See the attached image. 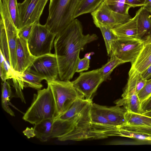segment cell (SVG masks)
Here are the masks:
<instances>
[{
	"mask_svg": "<svg viewBox=\"0 0 151 151\" xmlns=\"http://www.w3.org/2000/svg\"><path fill=\"white\" fill-rule=\"evenodd\" d=\"M54 120L45 119L35 125L33 128L34 137L42 142L51 139Z\"/></svg>",
	"mask_w": 151,
	"mask_h": 151,
	"instance_id": "obj_19",
	"label": "cell"
},
{
	"mask_svg": "<svg viewBox=\"0 0 151 151\" xmlns=\"http://www.w3.org/2000/svg\"><path fill=\"white\" fill-rule=\"evenodd\" d=\"M48 1L24 0L22 3H18L19 30L25 26L39 22L41 16Z\"/></svg>",
	"mask_w": 151,
	"mask_h": 151,
	"instance_id": "obj_8",
	"label": "cell"
},
{
	"mask_svg": "<svg viewBox=\"0 0 151 151\" xmlns=\"http://www.w3.org/2000/svg\"><path fill=\"white\" fill-rule=\"evenodd\" d=\"M89 59L84 57L80 59L77 66L76 72H82L83 71L87 70L90 67Z\"/></svg>",
	"mask_w": 151,
	"mask_h": 151,
	"instance_id": "obj_32",
	"label": "cell"
},
{
	"mask_svg": "<svg viewBox=\"0 0 151 151\" xmlns=\"http://www.w3.org/2000/svg\"><path fill=\"white\" fill-rule=\"evenodd\" d=\"M125 118L126 124L135 126L151 127V117L127 111Z\"/></svg>",
	"mask_w": 151,
	"mask_h": 151,
	"instance_id": "obj_22",
	"label": "cell"
},
{
	"mask_svg": "<svg viewBox=\"0 0 151 151\" xmlns=\"http://www.w3.org/2000/svg\"><path fill=\"white\" fill-rule=\"evenodd\" d=\"M143 7L151 15V0H146L145 5Z\"/></svg>",
	"mask_w": 151,
	"mask_h": 151,
	"instance_id": "obj_39",
	"label": "cell"
},
{
	"mask_svg": "<svg viewBox=\"0 0 151 151\" xmlns=\"http://www.w3.org/2000/svg\"><path fill=\"white\" fill-rule=\"evenodd\" d=\"M104 81L99 68L81 72L72 82L75 88L85 99L92 100L93 95Z\"/></svg>",
	"mask_w": 151,
	"mask_h": 151,
	"instance_id": "obj_9",
	"label": "cell"
},
{
	"mask_svg": "<svg viewBox=\"0 0 151 151\" xmlns=\"http://www.w3.org/2000/svg\"><path fill=\"white\" fill-rule=\"evenodd\" d=\"M94 23L104 25L113 29L126 22L132 18L114 11L103 1L99 7L91 13Z\"/></svg>",
	"mask_w": 151,
	"mask_h": 151,
	"instance_id": "obj_11",
	"label": "cell"
},
{
	"mask_svg": "<svg viewBox=\"0 0 151 151\" xmlns=\"http://www.w3.org/2000/svg\"><path fill=\"white\" fill-rule=\"evenodd\" d=\"M145 38L143 46L131 68L140 73L151 65V37Z\"/></svg>",
	"mask_w": 151,
	"mask_h": 151,
	"instance_id": "obj_14",
	"label": "cell"
},
{
	"mask_svg": "<svg viewBox=\"0 0 151 151\" xmlns=\"http://www.w3.org/2000/svg\"><path fill=\"white\" fill-rule=\"evenodd\" d=\"M142 77L148 80L151 78V65L141 73Z\"/></svg>",
	"mask_w": 151,
	"mask_h": 151,
	"instance_id": "obj_37",
	"label": "cell"
},
{
	"mask_svg": "<svg viewBox=\"0 0 151 151\" xmlns=\"http://www.w3.org/2000/svg\"><path fill=\"white\" fill-rule=\"evenodd\" d=\"M104 2L111 9L122 14L130 16L129 8L125 4V0H104Z\"/></svg>",
	"mask_w": 151,
	"mask_h": 151,
	"instance_id": "obj_27",
	"label": "cell"
},
{
	"mask_svg": "<svg viewBox=\"0 0 151 151\" xmlns=\"http://www.w3.org/2000/svg\"><path fill=\"white\" fill-rule=\"evenodd\" d=\"M96 27L101 30L104 38L107 54L110 55L112 42L118 38L113 32L112 29L108 27L100 24Z\"/></svg>",
	"mask_w": 151,
	"mask_h": 151,
	"instance_id": "obj_26",
	"label": "cell"
},
{
	"mask_svg": "<svg viewBox=\"0 0 151 151\" xmlns=\"http://www.w3.org/2000/svg\"><path fill=\"white\" fill-rule=\"evenodd\" d=\"M9 12L14 24L19 30V17L18 5L17 0H5Z\"/></svg>",
	"mask_w": 151,
	"mask_h": 151,
	"instance_id": "obj_29",
	"label": "cell"
},
{
	"mask_svg": "<svg viewBox=\"0 0 151 151\" xmlns=\"http://www.w3.org/2000/svg\"><path fill=\"white\" fill-rule=\"evenodd\" d=\"M80 0H79V1H80Z\"/></svg>",
	"mask_w": 151,
	"mask_h": 151,
	"instance_id": "obj_43",
	"label": "cell"
},
{
	"mask_svg": "<svg viewBox=\"0 0 151 151\" xmlns=\"http://www.w3.org/2000/svg\"><path fill=\"white\" fill-rule=\"evenodd\" d=\"M0 75L3 81L9 79L15 78L14 71L7 63L2 54L0 52Z\"/></svg>",
	"mask_w": 151,
	"mask_h": 151,
	"instance_id": "obj_28",
	"label": "cell"
},
{
	"mask_svg": "<svg viewBox=\"0 0 151 151\" xmlns=\"http://www.w3.org/2000/svg\"><path fill=\"white\" fill-rule=\"evenodd\" d=\"M137 20L138 36L142 39L151 33V15L143 6L139 9Z\"/></svg>",
	"mask_w": 151,
	"mask_h": 151,
	"instance_id": "obj_18",
	"label": "cell"
},
{
	"mask_svg": "<svg viewBox=\"0 0 151 151\" xmlns=\"http://www.w3.org/2000/svg\"><path fill=\"white\" fill-rule=\"evenodd\" d=\"M110 58L108 61L99 70L104 81L108 79L114 69L119 65L124 63L122 60L113 55H110Z\"/></svg>",
	"mask_w": 151,
	"mask_h": 151,
	"instance_id": "obj_24",
	"label": "cell"
},
{
	"mask_svg": "<svg viewBox=\"0 0 151 151\" xmlns=\"http://www.w3.org/2000/svg\"><path fill=\"white\" fill-rule=\"evenodd\" d=\"M146 0H125V4L129 9L136 7L143 6Z\"/></svg>",
	"mask_w": 151,
	"mask_h": 151,
	"instance_id": "obj_33",
	"label": "cell"
},
{
	"mask_svg": "<svg viewBox=\"0 0 151 151\" xmlns=\"http://www.w3.org/2000/svg\"><path fill=\"white\" fill-rule=\"evenodd\" d=\"M79 0H50L46 26L57 35L73 20Z\"/></svg>",
	"mask_w": 151,
	"mask_h": 151,
	"instance_id": "obj_3",
	"label": "cell"
},
{
	"mask_svg": "<svg viewBox=\"0 0 151 151\" xmlns=\"http://www.w3.org/2000/svg\"><path fill=\"white\" fill-rule=\"evenodd\" d=\"M91 53H87L85 55V57L89 59L90 55H91Z\"/></svg>",
	"mask_w": 151,
	"mask_h": 151,
	"instance_id": "obj_41",
	"label": "cell"
},
{
	"mask_svg": "<svg viewBox=\"0 0 151 151\" xmlns=\"http://www.w3.org/2000/svg\"><path fill=\"white\" fill-rule=\"evenodd\" d=\"M16 78L22 90L24 88L27 87L32 88L37 90L40 89L43 87L41 82L45 80L43 77L28 68Z\"/></svg>",
	"mask_w": 151,
	"mask_h": 151,
	"instance_id": "obj_16",
	"label": "cell"
},
{
	"mask_svg": "<svg viewBox=\"0 0 151 151\" xmlns=\"http://www.w3.org/2000/svg\"><path fill=\"white\" fill-rule=\"evenodd\" d=\"M0 51L2 54L7 63L11 68L6 32L4 25L1 22H0Z\"/></svg>",
	"mask_w": 151,
	"mask_h": 151,
	"instance_id": "obj_25",
	"label": "cell"
},
{
	"mask_svg": "<svg viewBox=\"0 0 151 151\" xmlns=\"http://www.w3.org/2000/svg\"><path fill=\"white\" fill-rule=\"evenodd\" d=\"M142 39L132 37L117 38L112 44L110 55H113L124 63L132 64L138 56L144 44Z\"/></svg>",
	"mask_w": 151,
	"mask_h": 151,
	"instance_id": "obj_6",
	"label": "cell"
},
{
	"mask_svg": "<svg viewBox=\"0 0 151 151\" xmlns=\"http://www.w3.org/2000/svg\"><path fill=\"white\" fill-rule=\"evenodd\" d=\"M137 95L141 103L151 96V78L147 80L146 83Z\"/></svg>",
	"mask_w": 151,
	"mask_h": 151,
	"instance_id": "obj_30",
	"label": "cell"
},
{
	"mask_svg": "<svg viewBox=\"0 0 151 151\" xmlns=\"http://www.w3.org/2000/svg\"><path fill=\"white\" fill-rule=\"evenodd\" d=\"M142 114L151 111V96L147 100L142 103Z\"/></svg>",
	"mask_w": 151,
	"mask_h": 151,
	"instance_id": "obj_35",
	"label": "cell"
},
{
	"mask_svg": "<svg viewBox=\"0 0 151 151\" xmlns=\"http://www.w3.org/2000/svg\"><path fill=\"white\" fill-rule=\"evenodd\" d=\"M56 107L51 89L46 88L38 90L34 94L31 106L24 113L22 119L34 125L48 119L56 118Z\"/></svg>",
	"mask_w": 151,
	"mask_h": 151,
	"instance_id": "obj_2",
	"label": "cell"
},
{
	"mask_svg": "<svg viewBox=\"0 0 151 151\" xmlns=\"http://www.w3.org/2000/svg\"><path fill=\"white\" fill-rule=\"evenodd\" d=\"M104 0H81L77 5L73 19L86 14L91 13L101 5Z\"/></svg>",
	"mask_w": 151,
	"mask_h": 151,
	"instance_id": "obj_21",
	"label": "cell"
},
{
	"mask_svg": "<svg viewBox=\"0 0 151 151\" xmlns=\"http://www.w3.org/2000/svg\"><path fill=\"white\" fill-rule=\"evenodd\" d=\"M28 68L44 78L47 83L57 80L59 76L58 64L55 54L36 57Z\"/></svg>",
	"mask_w": 151,
	"mask_h": 151,
	"instance_id": "obj_10",
	"label": "cell"
},
{
	"mask_svg": "<svg viewBox=\"0 0 151 151\" xmlns=\"http://www.w3.org/2000/svg\"><path fill=\"white\" fill-rule=\"evenodd\" d=\"M147 36H149V37H151V33L149 35H148Z\"/></svg>",
	"mask_w": 151,
	"mask_h": 151,
	"instance_id": "obj_42",
	"label": "cell"
},
{
	"mask_svg": "<svg viewBox=\"0 0 151 151\" xmlns=\"http://www.w3.org/2000/svg\"><path fill=\"white\" fill-rule=\"evenodd\" d=\"M56 35L52 33L45 24L35 23L27 40L28 46L32 54L36 57L51 53V50Z\"/></svg>",
	"mask_w": 151,
	"mask_h": 151,
	"instance_id": "obj_5",
	"label": "cell"
},
{
	"mask_svg": "<svg viewBox=\"0 0 151 151\" xmlns=\"http://www.w3.org/2000/svg\"><path fill=\"white\" fill-rule=\"evenodd\" d=\"M34 24L25 26L19 29L18 32V36L27 41L32 33Z\"/></svg>",
	"mask_w": 151,
	"mask_h": 151,
	"instance_id": "obj_31",
	"label": "cell"
},
{
	"mask_svg": "<svg viewBox=\"0 0 151 151\" xmlns=\"http://www.w3.org/2000/svg\"><path fill=\"white\" fill-rule=\"evenodd\" d=\"M116 105L122 106L127 111L136 113L142 114V103L137 94L134 93L129 94L115 102Z\"/></svg>",
	"mask_w": 151,
	"mask_h": 151,
	"instance_id": "obj_17",
	"label": "cell"
},
{
	"mask_svg": "<svg viewBox=\"0 0 151 151\" xmlns=\"http://www.w3.org/2000/svg\"><path fill=\"white\" fill-rule=\"evenodd\" d=\"M47 84L51 89L55 104V118L66 111L76 100L84 98L70 81L57 79Z\"/></svg>",
	"mask_w": 151,
	"mask_h": 151,
	"instance_id": "obj_4",
	"label": "cell"
},
{
	"mask_svg": "<svg viewBox=\"0 0 151 151\" xmlns=\"http://www.w3.org/2000/svg\"><path fill=\"white\" fill-rule=\"evenodd\" d=\"M83 28L81 22L75 19L55 37V54L60 80L70 81L73 78L80 59L81 50L86 44L98 38L95 34H83Z\"/></svg>",
	"mask_w": 151,
	"mask_h": 151,
	"instance_id": "obj_1",
	"label": "cell"
},
{
	"mask_svg": "<svg viewBox=\"0 0 151 151\" xmlns=\"http://www.w3.org/2000/svg\"><path fill=\"white\" fill-rule=\"evenodd\" d=\"M12 79L13 80V86L15 89L16 94L21 99L22 101L25 103V99L22 92V90L20 87L17 79L15 78H13Z\"/></svg>",
	"mask_w": 151,
	"mask_h": 151,
	"instance_id": "obj_34",
	"label": "cell"
},
{
	"mask_svg": "<svg viewBox=\"0 0 151 151\" xmlns=\"http://www.w3.org/2000/svg\"><path fill=\"white\" fill-rule=\"evenodd\" d=\"M92 102V100H88L84 98L79 99L76 100L66 111L56 118L63 121L72 119L80 114Z\"/></svg>",
	"mask_w": 151,
	"mask_h": 151,
	"instance_id": "obj_20",
	"label": "cell"
},
{
	"mask_svg": "<svg viewBox=\"0 0 151 151\" xmlns=\"http://www.w3.org/2000/svg\"><path fill=\"white\" fill-rule=\"evenodd\" d=\"M147 81V80L143 78L141 75L139 79L137 84L136 92L137 94L145 86Z\"/></svg>",
	"mask_w": 151,
	"mask_h": 151,
	"instance_id": "obj_36",
	"label": "cell"
},
{
	"mask_svg": "<svg viewBox=\"0 0 151 151\" xmlns=\"http://www.w3.org/2000/svg\"><path fill=\"white\" fill-rule=\"evenodd\" d=\"M0 22L4 25L6 32L11 67L14 72L16 63V48L18 30L14 24L5 0L0 1Z\"/></svg>",
	"mask_w": 151,
	"mask_h": 151,
	"instance_id": "obj_7",
	"label": "cell"
},
{
	"mask_svg": "<svg viewBox=\"0 0 151 151\" xmlns=\"http://www.w3.org/2000/svg\"><path fill=\"white\" fill-rule=\"evenodd\" d=\"M143 114L147 116L150 117H151V111L146 112Z\"/></svg>",
	"mask_w": 151,
	"mask_h": 151,
	"instance_id": "obj_40",
	"label": "cell"
},
{
	"mask_svg": "<svg viewBox=\"0 0 151 151\" xmlns=\"http://www.w3.org/2000/svg\"><path fill=\"white\" fill-rule=\"evenodd\" d=\"M35 58L30 51L27 41L18 36L16 48V63L14 70L16 78L20 76L31 65Z\"/></svg>",
	"mask_w": 151,
	"mask_h": 151,
	"instance_id": "obj_12",
	"label": "cell"
},
{
	"mask_svg": "<svg viewBox=\"0 0 151 151\" xmlns=\"http://www.w3.org/2000/svg\"><path fill=\"white\" fill-rule=\"evenodd\" d=\"M139 12L138 10L133 17L124 23L112 29L113 32L118 38H139L137 26Z\"/></svg>",
	"mask_w": 151,
	"mask_h": 151,
	"instance_id": "obj_15",
	"label": "cell"
},
{
	"mask_svg": "<svg viewBox=\"0 0 151 151\" xmlns=\"http://www.w3.org/2000/svg\"><path fill=\"white\" fill-rule=\"evenodd\" d=\"M94 104L111 125L121 127L127 124L125 118L127 110L124 108L116 105L107 107L95 103Z\"/></svg>",
	"mask_w": 151,
	"mask_h": 151,
	"instance_id": "obj_13",
	"label": "cell"
},
{
	"mask_svg": "<svg viewBox=\"0 0 151 151\" xmlns=\"http://www.w3.org/2000/svg\"><path fill=\"white\" fill-rule=\"evenodd\" d=\"M12 91L9 83L6 81L1 83V103L2 108L12 116H14V112L10 109L9 103L12 96Z\"/></svg>",
	"mask_w": 151,
	"mask_h": 151,
	"instance_id": "obj_23",
	"label": "cell"
},
{
	"mask_svg": "<svg viewBox=\"0 0 151 151\" xmlns=\"http://www.w3.org/2000/svg\"><path fill=\"white\" fill-rule=\"evenodd\" d=\"M23 132L28 138L34 137L32 127L31 128L27 127V128L23 131Z\"/></svg>",
	"mask_w": 151,
	"mask_h": 151,
	"instance_id": "obj_38",
	"label": "cell"
}]
</instances>
